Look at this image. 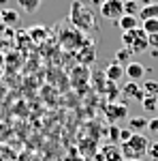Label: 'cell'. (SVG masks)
Masks as SVG:
<instances>
[{
    "mask_svg": "<svg viewBox=\"0 0 158 161\" xmlns=\"http://www.w3.org/2000/svg\"><path fill=\"white\" fill-rule=\"evenodd\" d=\"M4 28H7V26H4V24H0V37H2V32H4Z\"/></svg>",
    "mask_w": 158,
    "mask_h": 161,
    "instance_id": "83f0119b",
    "label": "cell"
},
{
    "mask_svg": "<svg viewBox=\"0 0 158 161\" xmlns=\"http://www.w3.org/2000/svg\"><path fill=\"white\" fill-rule=\"evenodd\" d=\"M0 19L7 28H13V26L19 24V13L13 11V9H0Z\"/></svg>",
    "mask_w": 158,
    "mask_h": 161,
    "instance_id": "9c48e42d",
    "label": "cell"
},
{
    "mask_svg": "<svg viewBox=\"0 0 158 161\" xmlns=\"http://www.w3.org/2000/svg\"><path fill=\"white\" fill-rule=\"evenodd\" d=\"M124 161H143V159H124Z\"/></svg>",
    "mask_w": 158,
    "mask_h": 161,
    "instance_id": "f1b7e54d",
    "label": "cell"
},
{
    "mask_svg": "<svg viewBox=\"0 0 158 161\" xmlns=\"http://www.w3.org/2000/svg\"><path fill=\"white\" fill-rule=\"evenodd\" d=\"M107 112H109V118L113 120H120V118H126V114H128V110H126V105H111V108H107Z\"/></svg>",
    "mask_w": 158,
    "mask_h": 161,
    "instance_id": "4fadbf2b",
    "label": "cell"
},
{
    "mask_svg": "<svg viewBox=\"0 0 158 161\" xmlns=\"http://www.w3.org/2000/svg\"><path fill=\"white\" fill-rule=\"evenodd\" d=\"M122 95H124V97H128V99H137V101H143V97H145L143 86H141L139 82H133V80H128V82L124 84Z\"/></svg>",
    "mask_w": 158,
    "mask_h": 161,
    "instance_id": "5b68a950",
    "label": "cell"
},
{
    "mask_svg": "<svg viewBox=\"0 0 158 161\" xmlns=\"http://www.w3.org/2000/svg\"><path fill=\"white\" fill-rule=\"evenodd\" d=\"M115 24H118V28H120L122 32H128V30L139 28V17H137V15H122Z\"/></svg>",
    "mask_w": 158,
    "mask_h": 161,
    "instance_id": "ba28073f",
    "label": "cell"
},
{
    "mask_svg": "<svg viewBox=\"0 0 158 161\" xmlns=\"http://www.w3.org/2000/svg\"><path fill=\"white\" fill-rule=\"evenodd\" d=\"M130 137H133V131H130V129H120V144L128 142Z\"/></svg>",
    "mask_w": 158,
    "mask_h": 161,
    "instance_id": "7402d4cb",
    "label": "cell"
},
{
    "mask_svg": "<svg viewBox=\"0 0 158 161\" xmlns=\"http://www.w3.org/2000/svg\"><path fill=\"white\" fill-rule=\"evenodd\" d=\"M141 86H143L145 97H156V99H158V82H154V80H147V82H143Z\"/></svg>",
    "mask_w": 158,
    "mask_h": 161,
    "instance_id": "2e32d148",
    "label": "cell"
},
{
    "mask_svg": "<svg viewBox=\"0 0 158 161\" xmlns=\"http://www.w3.org/2000/svg\"><path fill=\"white\" fill-rule=\"evenodd\" d=\"M122 43H124V47H128L133 54H143L150 47V37H147L145 30L139 26L135 30L122 32Z\"/></svg>",
    "mask_w": 158,
    "mask_h": 161,
    "instance_id": "3957f363",
    "label": "cell"
},
{
    "mask_svg": "<svg viewBox=\"0 0 158 161\" xmlns=\"http://www.w3.org/2000/svg\"><path fill=\"white\" fill-rule=\"evenodd\" d=\"M141 105H143V110L145 112H156V108H158V99L156 97H143V101H141Z\"/></svg>",
    "mask_w": 158,
    "mask_h": 161,
    "instance_id": "d6986e66",
    "label": "cell"
},
{
    "mask_svg": "<svg viewBox=\"0 0 158 161\" xmlns=\"http://www.w3.org/2000/svg\"><path fill=\"white\" fill-rule=\"evenodd\" d=\"M147 157L152 161H158V142H150V148H147Z\"/></svg>",
    "mask_w": 158,
    "mask_h": 161,
    "instance_id": "ffe728a7",
    "label": "cell"
},
{
    "mask_svg": "<svg viewBox=\"0 0 158 161\" xmlns=\"http://www.w3.org/2000/svg\"><path fill=\"white\" fill-rule=\"evenodd\" d=\"M145 67L141 64V62H128L126 64V77L128 80H133V82H141L143 77H145Z\"/></svg>",
    "mask_w": 158,
    "mask_h": 161,
    "instance_id": "8992f818",
    "label": "cell"
},
{
    "mask_svg": "<svg viewBox=\"0 0 158 161\" xmlns=\"http://www.w3.org/2000/svg\"><path fill=\"white\" fill-rule=\"evenodd\" d=\"M124 159H143L150 148V137L145 133H133V137L128 142L120 144Z\"/></svg>",
    "mask_w": 158,
    "mask_h": 161,
    "instance_id": "6da1fadb",
    "label": "cell"
},
{
    "mask_svg": "<svg viewBox=\"0 0 158 161\" xmlns=\"http://www.w3.org/2000/svg\"><path fill=\"white\" fill-rule=\"evenodd\" d=\"M150 37V45H158V35H147Z\"/></svg>",
    "mask_w": 158,
    "mask_h": 161,
    "instance_id": "d4e9b609",
    "label": "cell"
},
{
    "mask_svg": "<svg viewBox=\"0 0 158 161\" xmlns=\"http://www.w3.org/2000/svg\"><path fill=\"white\" fill-rule=\"evenodd\" d=\"M2 71H4V56L0 54V75H2Z\"/></svg>",
    "mask_w": 158,
    "mask_h": 161,
    "instance_id": "484cf974",
    "label": "cell"
},
{
    "mask_svg": "<svg viewBox=\"0 0 158 161\" xmlns=\"http://www.w3.org/2000/svg\"><path fill=\"white\" fill-rule=\"evenodd\" d=\"M0 24H2V19H0Z\"/></svg>",
    "mask_w": 158,
    "mask_h": 161,
    "instance_id": "f546056e",
    "label": "cell"
},
{
    "mask_svg": "<svg viewBox=\"0 0 158 161\" xmlns=\"http://www.w3.org/2000/svg\"><path fill=\"white\" fill-rule=\"evenodd\" d=\"M147 123H150V118L145 116H133V118H128V129L133 133H141V131H147Z\"/></svg>",
    "mask_w": 158,
    "mask_h": 161,
    "instance_id": "30bf717a",
    "label": "cell"
},
{
    "mask_svg": "<svg viewBox=\"0 0 158 161\" xmlns=\"http://www.w3.org/2000/svg\"><path fill=\"white\" fill-rule=\"evenodd\" d=\"M122 75H126V69H124V67H122L120 62H111L109 67H107V71H105V77H107V80H109L111 84H115V82H120L122 80Z\"/></svg>",
    "mask_w": 158,
    "mask_h": 161,
    "instance_id": "52a82bcc",
    "label": "cell"
},
{
    "mask_svg": "<svg viewBox=\"0 0 158 161\" xmlns=\"http://www.w3.org/2000/svg\"><path fill=\"white\" fill-rule=\"evenodd\" d=\"M69 19L77 30H92L94 28V13L90 11V7H85L79 0H73Z\"/></svg>",
    "mask_w": 158,
    "mask_h": 161,
    "instance_id": "7a4b0ae2",
    "label": "cell"
},
{
    "mask_svg": "<svg viewBox=\"0 0 158 161\" xmlns=\"http://www.w3.org/2000/svg\"><path fill=\"white\" fill-rule=\"evenodd\" d=\"M98 13H100V17H105V19L118 22L122 15H124V0H107L105 4L98 7Z\"/></svg>",
    "mask_w": 158,
    "mask_h": 161,
    "instance_id": "277c9868",
    "label": "cell"
},
{
    "mask_svg": "<svg viewBox=\"0 0 158 161\" xmlns=\"http://www.w3.org/2000/svg\"><path fill=\"white\" fill-rule=\"evenodd\" d=\"M109 136H111L113 142H120V129H118V127H111V129H109Z\"/></svg>",
    "mask_w": 158,
    "mask_h": 161,
    "instance_id": "603a6c76",
    "label": "cell"
},
{
    "mask_svg": "<svg viewBox=\"0 0 158 161\" xmlns=\"http://www.w3.org/2000/svg\"><path fill=\"white\" fill-rule=\"evenodd\" d=\"M105 157H107V161H124L122 148H115V146H107L105 148Z\"/></svg>",
    "mask_w": 158,
    "mask_h": 161,
    "instance_id": "5bb4252c",
    "label": "cell"
},
{
    "mask_svg": "<svg viewBox=\"0 0 158 161\" xmlns=\"http://www.w3.org/2000/svg\"><path fill=\"white\" fill-rule=\"evenodd\" d=\"M137 17H139L141 22H143V19H152V17H158V2H154V4H147V7H141Z\"/></svg>",
    "mask_w": 158,
    "mask_h": 161,
    "instance_id": "7c38bea8",
    "label": "cell"
},
{
    "mask_svg": "<svg viewBox=\"0 0 158 161\" xmlns=\"http://www.w3.org/2000/svg\"><path fill=\"white\" fill-rule=\"evenodd\" d=\"M115 62H120V64H128V62H133V52L128 50V47H122L118 54H115Z\"/></svg>",
    "mask_w": 158,
    "mask_h": 161,
    "instance_id": "e0dca14e",
    "label": "cell"
},
{
    "mask_svg": "<svg viewBox=\"0 0 158 161\" xmlns=\"http://www.w3.org/2000/svg\"><path fill=\"white\" fill-rule=\"evenodd\" d=\"M105 2H107V0H92V4H94V7H100V4H105Z\"/></svg>",
    "mask_w": 158,
    "mask_h": 161,
    "instance_id": "4316f807",
    "label": "cell"
},
{
    "mask_svg": "<svg viewBox=\"0 0 158 161\" xmlns=\"http://www.w3.org/2000/svg\"><path fill=\"white\" fill-rule=\"evenodd\" d=\"M141 28L145 30L147 35H158V17H152V19H143V22H141Z\"/></svg>",
    "mask_w": 158,
    "mask_h": 161,
    "instance_id": "9a60e30c",
    "label": "cell"
},
{
    "mask_svg": "<svg viewBox=\"0 0 158 161\" xmlns=\"http://www.w3.org/2000/svg\"><path fill=\"white\" fill-rule=\"evenodd\" d=\"M41 4H43V0H17V7H19L24 13H28V15L37 13Z\"/></svg>",
    "mask_w": 158,
    "mask_h": 161,
    "instance_id": "8fae6325",
    "label": "cell"
},
{
    "mask_svg": "<svg viewBox=\"0 0 158 161\" xmlns=\"http://www.w3.org/2000/svg\"><path fill=\"white\" fill-rule=\"evenodd\" d=\"M147 131L154 133V136H158V116L150 118V123H147Z\"/></svg>",
    "mask_w": 158,
    "mask_h": 161,
    "instance_id": "44dd1931",
    "label": "cell"
},
{
    "mask_svg": "<svg viewBox=\"0 0 158 161\" xmlns=\"http://www.w3.org/2000/svg\"><path fill=\"white\" fill-rule=\"evenodd\" d=\"M139 4L135 0H124V15H139Z\"/></svg>",
    "mask_w": 158,
    "mask_h": 161,
    "instance_id": "ac0fdd59",
    "label": "cell"
},
{
    "mask_svg": "<svg viewBox=\"0 0 158 161\" xmlns=\"http://www.w3.org/2000/svg\"><path fill=\"white\" fill-rule=\"evenodd\" d=\"M135 2H137L139 7H147V4H154L156 0H135Z\"/></svg>",
    "mask_w": 158,
    "mask_h": 161,
    "instance_id": "cb8c5ba5",
    "label": "cell"
}]
</instances>
